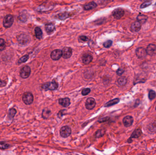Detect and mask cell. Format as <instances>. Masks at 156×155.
I'll return each mask as SVG.
<instances>
[{
	"instance_id": "1",
	"label": "cell",
	"mask_w": 156,
	"mask_h": 155,
	"mask_svg": "<svg viewBox=\"0 0 156 155\" xmlns=\"http://www.w3.org/2000/svg\"><path fill=\"white\" fill-rule=\"evenodd\" d=\"M59 87V85L57 82L55 81H53L50 82H47L45 83L42 86V88L45 91L55 90L57 89Z\"/></svg>"
},
{
	"instance_id": "2",
	"label": "cell",
	"mask_w": 156,
	"mask_h": 155,
	"mask_svg": "<svg viewBox=\"0 0 156 155\" xmlns=\"http://www.w3.org/2000/svg\"><path fill=\"white\" fill-rule=\"evenodd\" d=\"M18 43L22 45H25L29 43L30 41V38L29 36L25 34H21L18 37Z\"/></svg>"
},
{
	"instance_id": "3",
	"label": "cell",
	"mask_w": 156,
	"mask_h": 155,
	"mask_svg": "<svg viewBox=\"0 0 156 155\" xmlns=\"http://www.w3.org/2000/svg\"><path fill=\"white\" fill-rule=\"evenodd\" d=\"M22 101L26 105H31L33 101V96L30 92H26L23 94Z\"/></svg>"
},
{
	"instance_id": "4",
	"label": "cell",
	"mask_w": 156,
	"mask_h": 155,
	"mask_svg": "<svg viewBox=\"0 0 156 155\" xmlns=\"http://www.w3.org/2000/svg\"><path fill=\"white\" fill-rule=\"evenodd\" d=\"M72 132L71 129L68 126H65L61 127L60 130V135L63 138L68 137L71 135Z\"/></svg>"
},
{
	"instance_id": "5",
	"label": "cell",
	"mask_w": 156,
	"mask_h": 155,
	"mask_svg": "<svg viewBox=\"0 0 156 155\" xmlns=\"http://www.w3.org/2000/svg\"><path fill=\"white\" fill-rule=\"evenodd\" d=\"M14 22L13 16L11 15H8L4 17L3 21V25L5 28L11 27Z\"/></svg>"
},
{
	"instance_id": "6",
	"label": "cell",
	"mask_w": 156,
	"mask_h": 155,
	"mask_svg": "<svg viewBox=\"0 0 156 155\" xmlns=\"http://www.w3.org/2000/svg\"><path fill=\"white\" fill-rule=\"evenodd\" d=\"M31 68L30 67L26 66L21 69L20 72V76L21 78L26 79L28 78L31 74Z\"/></svg>"
},
{
	"instance_id": "7",
	"label": "cell",
	"mask_w": 156,
	"mask_h": 155,
	"mask_svg": "<svg viewBox=\"0 0 156 155\" xmlns=\"http://www.w3.org/2000/svg\"><path fill=\"white\" fill-rule=\"evenodd\" d=\"M95 106H96V101L94 98H89L86 100L85 106L87 109L89 110H92L95 107Z\"/></svg>"
},
{
	"instance_id": "8",
	"label": "cell",
	"mask_w": 156,
	"mask_h": 155,
	"mask_svg": "<svg viewBox=\"0 0 156 155\" xmlns=\"http://www.w3.org/2000/svg\"><path fill=\"white\" fill-rule=\"evenodd\" d=\"M124 13L125 12L124 10L122 8H119L114 10L112 15L114 18L117 19H120L124 16Z\"/></svg>"
},
{
	"instance_id": "9",
	"label": "cell",
	"mask_w": 156,
	"mask_h": 155,
	"mask_svg": "<svg viewBox=\"0 0 156 155\" xmlns=\"http://www.w3.org/2000/svg\"><path fill=\"white\" fill-rule=\"evenodd\" d=\"M142 130L140 129H136V130H135L133 132L132 134L131 135V137L128 139V143H132V138H137L138 137H140V136L142 135Z\"/></svg>"
},
{
	"instance_id": "10",
	"label": "cell",
	"mask_w": 156,
	"mask_h": 155,
	"mask_svg": "<svg viewBox=\"0 0 156 155\" xmlns=\"http://www.w3.org/2000/svg\"><path fill=\"white\" fill-rule=\"evenodd\" d=\"M136 54L137 57L141 59L146 57L147 55V51L145 48L143 47H139L136 50Z\"/></svg>"
},
{
	"instance_id": "11",
	"label": "cell",
	"mask_w": 156,
	"mask_h": 155,
	"mask_svg": "<svg viewBox=\"0 0 156 155\" xmlns=\"http://www.w3.org/2000/svg\"><path fill=\"white\" fill-rule=\"evenodd\" d=\"M62 56V51L59 49H56L52 51L51 54V57L54 61L59 60Z\"/></svg>"
},
{
	"instance_id": "12",
	"label": "cell",
	"mask_w": 156,
	"mask_h": 155,
	"mask_svg": "<svg viewBox=\"0 0 156 155\" xmlns=\"http://www.w3.org/2000/svg\"><path fill=\"white\" fill-rule=\"evenodd\" d=\"M133 121H134L133 118L131 115H127L124 117V118L123 119V123L124 124V126H126V127L131 126L132 125Z\"/></svg>"
},
{
	"instance_id": "13",
	"label": "cell",
	"mask_w": 156,
	"mask_h": 155,
	"mask_svg": "<svg viewBox=\"0 0 156 155\" xmlns=\"http://www.w3.org/2000/svg\"><path fill=\"white\" fill-rule=\"evenodd\" d=\"M62 51V56L65 59H68L72 56V50L70 47H65Z\"/></svg>"
},
{
	"instance_id": "14",
	"label": "cell",
	"mask_w": 156,
	"mask_h": 155,
	"mask_svg": "<svg viewBox=\"0 0 156 155\" xmlns=\"http://www.w3.org/2000/svg\"><path fill=\"white\" fill-rule=\"evenodd\" d=\"M147 54L150 56H154L156 54V46L154 44H150L147 46L146 49Z\"/></svg>"
},
{
	"instance_id": "15",
	"label": "cell",
	"mask_w": 156,
	"mask_h": 155,
	"mask_svg": "<svg viewBox=\"0 0 156 155\" xmlns=\"http://www.w3.org/2000/svg\"><path fill=\"white\" fill-rule=\"evenodd\" d=\"M141 28V25L138 21L133 22L131 25V31L134 33H137L140 31Z\"/></svg>"
},
{
	"instance_id": "16",
	"label": "cell",
	"mask_w": 156,
	"mask_h": 155,
	"mask_svg": "<svg viewBox=\"0 0 156 155\" xmlns=\"http://www.w3.org/2000/svg\"><path fill=\"white\" fill-rule=\"evenodd\" d=\"M82 59L83 63L84 64L87 65L91 62L93 60V57L90 54H84L83 56Z\"/></svg>"
},
{
	"instance_id": "17",
	"label": "cell",
	"mask_w": 156,
	"mask_h": 155,
	"mask_svg": "<svg viewBox=\"0 0 156 155\" xmlns=\"http://www.w3.org/2000/svg\"><path fill=\"white\" fill-rule=\"evenodd\" d=\"M59 103L63 107H68L70 105V100L68 98H60L59 100Z\"/></svg>"
},
{
	"instance_id": "18",
	"label": "cell",
	"mask_w": 156,
	"mask_h": 155,
	"mask_svg": "<svg viewBox=\"0 0 156 155\" xmlns=\"http://www.w3.org/2000/svg\"><path fill=\"white\" fill-rule=\"evenodd\" d=\"M45 30L48 33L50 34L55 31V26L52 23L47 24L45 26Z\"/></svg>"
},
{
	"instance_id": "19",
	"label": "cell",
	"mask_w": 156,
	"mask_h": 155,
	"mask_svg": "<svg viewBox=\"0 0 156 155\" xmlns=\"http://www.w3.org/2000/svg\"><path fill=\"white\" fill-rule=\"evenodd\" d=\"M51 115V111L48 108H45L43 109L42 114V115L43 118L45 119H48L50 116Z\"/></svg>"
},
{
	"instance_id": "20",
	"label": "cell",
	"mask_w": 156,
	"mask_h": 155,
	"mask_svg": "<svg viewBox=\"0 0 156 155\" xmlns=\"http://www.w3.org/2000/svg\"><path fill=\"white\" fill-rule=\"evenodd\" d=\"M97 7V4L94 2H90L89 3L87 4L84 6V9L85 10H90L94 9Z\"/></svg>"
},
{
	"instance_id": "21",
	"label": "cell",
	"mask_w": 156,
	"mask_h": 155,
	"mask_svg": "<svg viewBox=\"0 0 156 155\" xmlns=\"http://www.w3.org/2000/svg\"><path fill=\"white\" fill-rule=\"evenodd\" d=\"M147 19H148V17L147 16H146L145 15H139L138 16H137V21L139 22L141 24L145 23Z\"/></svg>"
},
{
	"instance_id": "22",
	"label": "cell",
	"mask_w": 156,
	"mask_h": 155,
	"mask_svg": "<svg viewBox=\"0 0 156 155\" xmlns=\"http://www.w3.org/2000/svg\"><path fill=\"white\" fill-rule=\"evenodd\" d=\"M120 101V99L119 98H115L113 100H111V101L107 102L105 105V107H109V106H112L113 105L117 104Z\"/></svg>"
},
{
	"instance_id": "23",
	"label": "cell",
	"mask_w": 156,
	"mask_h": 155,
	"mask_svg": "<svg viewBox=\"0 0 156 155\" xmlns=\"http://www.w3.org/2000/svg\"><path fill=\"white\" fill-rule=\"evenodd\" d=\"M35 33L36 38L38 39H41L43 36V33L41 29L39 27H37L35 29Z\"/></svg>"
},
{
	"instance_id": "24",
	"label": "cell",
	"mask_w": 156,
	"mask_h": 155,
	"mask_svg": "<svg viewBox=\"0 0 156 155\" xmlns=\"http://www.w3.org/2000/svg\"><path fill=\"white\" fill-rule=\"evenodd\" d=\"M58 16L59 19L62 20H65L66 18L70 17V14L67 12H65L61 13L59 14L58 15Z\"/></svg>"
},
{
	"instance_id": "25",
	"label": "cell",
	"mask_w": 156,
	"mask_h": 155,
	"mask_svg": "<svg viewBox=\"0 0 156 155\" xmlns=\"http://www.w3.org/2000/svg\"><path fill=\"white\" fill-rule=\"evenodd\" d=\"M127 81H128L127 79L125 76H122L120 78H119L118 80V83L119 85H120L121 86H123L126 85L127 83Z\"/></svg>"
},
{
	"instance_id": "26",
	"label": "cell",
	"mask_w": 156,
	"mask_h": 155,
	"mask_svg": "<svg viewBox=\"0 0 156 155\" xmlns=\"http://www.w3.org/2000/svg\"><path fill=\"white\" fill-rule=\"evenodd\" d=\"M106 131L104 130H99L97 131L95 133V137L96 138H100V137H102L105 134Z\"/></svg>"
},
{
	"instance_id": "27",
	"label": "cell",
	"mask_w": 156,
	"mask_h": 155,
	"mask_svg": "<svg viewBox=\"0 0 156 155\" xmlns=\"http://www.w3.org/2000/svg\"><path fill=\"white\" fill-rule=\"evenodd\" d=\"M16 113V111L14 108H11L10 109L9 111V113H8V116H9L10 118H13L14 117Z\"/></svg>"
},
{
	"instance_id": "28",
	"label": "cell",
	"mask_w": 156,
	"mask_h": 155,
	"mask_svg": "<svg viewBox=\"0 0 156 155\" xmlns=\"http://www.w3.org/2000/svg\"><path fill=\"white\" fill-rule=\"evenodd\" d=\"M10 147V145L4 142L0 143V149L1 150H5L8 149Z\"/></svg>"
},
{
	"instance_id": "29",
	"label": "cell",
	"mask_w": 156,
	"mask_h": 155,
	"mask_svg": "<svg viewBox=\"0 0 156 155\" xmlns=\"http://www.w3.org/2000/svg\"><path fill=\"white\" fill-rule=\"evenodd\" d=\"M156 94L155 91L153 90H150L149 91L148 94V98L150 100L154 99L156 98Z\"/></svg>"
},
{
	"instance_id": "30",
	"label": "cell",
	"mask_w": 156,
	"mask_h": 155,
	"mask_svg": "<svg viewBox=\"0 0 156 155\" xmlns=\"http://www.w3.org/2000/svg\"><path fill=\"white\" fill-rule=\"evenodd\" d=\"M5 47V41L2 38H0V51H3Z\"/></svg>"
},
{
	"instance_id": "31",
	"label": "cell",
	"mask_w": 156,
	"mask_h": 155,
	"mask_svg": "<svg viewBox=\"0 0 156 155\" xmlns=\"http://www.w3.org/2000/svg\"><path fill=\"white\" fill-rule=\"evenodd\" d=\"M29 58L28 55H25V56H22V57L18 61V63H24L26 61H27Z\"/></svg>"
},
{
	"instance_id": "32",
	"label": "cell",
	"mask_w": 156,
	"mask_h": 155,
	"mask_svg": "<svg viewBox=\"0 0 156 155\" xmlns=\"http://www.w3.org/2000/svg\"><path fill=\"white\" fill-rule=\"evenodd\" d=\"M149 130L152 132H154L156 131V123H153L149 125Z\"/></svg>"
},
{
	"instance_id": "33",
	"label": "cell",
	"mask_w": 156,
	"mask_h": 155,
	"mask_svg": "<svg viewBox=\"0 0 156 155\" xmlns=\"http://www.w3.org/2000/svg\"><path fill=\"white\" fill-rule=\"evenodd\" d=\"M112 44V41L111 40H108L107 41L104 42L103 44V46L106 48H109L111 47Z\"/></svg>"
},
{
	"instance_id": "34",
	"label": "cell",
	"mask_w": 156,
	"mask_h": 155,
	"mask_svg": "<svg viewBox=\"0 0 156 155\" xmlns=\"http://www.w3.org/2000/svg\"><path fill=\"white\" fill-rule=\"evenodd\" d=\"M90 89L89 88H84L82 91V92L81 93L82 94L83 96H86L88 94L90 93Z\"/></svg>"
},
{
	"instance_id": "35",
	"label": "cell",
	"mask_w": 156,
	"mask_h": 155,
	"mask_svg": "<svg viewBox=\"0 0 156 155\" xmlns=\"http://www.w3.org/2000/svg\"><path fill=\"white\" fill-rule=\"evenodd\" d=\"M152 4V2L150 1H147V2H145L142 4V5H141V8H144L146 7H148L149 5H151Z\"/></svg>"
},
{
	"instance_id": "36",
	"label": "cell",
	"mask_w": 156,
	"mask_h": 155,
	"mask_svg": "<svg viewBox=\"0 0 156 155\" xmlns=\"http://www.w3.org/2000/svg\"><path fill=\"white\" fill-rule=\"evenodd\" d=\"M79 40H80L82 42H87L89 40V38H88V37H87L86 36H79Z\"/></svg>"
},
{
	"instance_id": "37",
	"label": "cell",
	"mask_w": 156,
	"mask_h": 155,
	"mask_svg": "<svg viewBox=\"0 0 156 155\" xmlns=\"http://www.w3.org/2000/svg\"><path fill=\"white\" fill-rule=\"evenodd\" d=\"M65 111L66 110H61L60 111H59V113L57 114V117H59V118H61L63 115H65Z\"/></svg>"
},
{
	"instance_id": "38",
	"label": "cell",
	"mask_w": 156,
	"mask_h": 155,
	"mask_svg": "<svg viewBox=\"0 0 156 155\" xmlns=\"http://www.w3.org/2000/svg\"><path fill=\"white\" fill-rule=\"evenodd\" d=\"M109 119V117H104V118H101V119H100L99 121H98V122L100 123L104 122H106V121H108Z\"/></svg>"
},
{
	"instance_id": "39",
	"label": "cell",
	"mask_w": 156,
	"mask_h": 155,
	"mask_svg": "<svg viewBox=\"0 0 156 155\" xmlns=\"http://www.w3.org/2000/svg\"><path fill=\"white\" fill-rule=\"evenodd\" d=\"M124 72V70L123 69L120 68L118 69V70H117V74L119 76H121Z\"/></svg>"
},
{
	"instance_id": "40",
	"label": "cell",
	"mask_w": 156,
	"mask_h": 155,
	"mask_svg": "<svg viewBox=\"0 0 156 155\" xmlns=\"http://www.w3.org/2000/svg\"><path fill=\"white\" fill-rule=\"evenodd\" d=\"M6 85V83L5 81H2L0 79V87H5Z\"/></svg>"
},
{
	"instance_id": "41",
	"label": "cell",
	"mask_w": 156,
	"mask_h": 155,
	"mask_svg": "<svg viewBox=\"0 0 156 155\" xmlns=\"http://www.w3.org/2000/svg\"><path fill=\"white\" fill-rule=\"evenodd\" d=\"M155 109H156V108H155Z\"/></svg>"
}]
</instances>
